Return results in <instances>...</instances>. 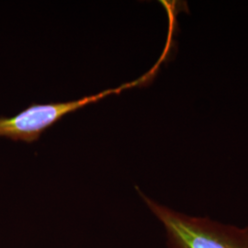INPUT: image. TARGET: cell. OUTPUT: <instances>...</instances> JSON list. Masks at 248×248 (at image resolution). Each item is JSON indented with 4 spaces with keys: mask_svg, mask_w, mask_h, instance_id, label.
Segmentation results:
<instances>
[{
    "mask_svg": "<svg viewBox=\"0 0 248 248\" xmlns=\"http://www.w3.org/2000/svg\"><path fill=\"white\" fill-rule=\"evenodd\" d=\"M137 190L162 226L168 248H248V225L181 213Z\"/></svg>",
    "mask_w": 248,
    "mask_h": 248,
    "instance_id": "cell-1",
    "label": "cell"
},
{
    "mask_svg": "<svg viewBox=\"0 0 248 248\" xmlns=\"http://www.w3.org/2000/svg\"><path fill=\"white\" fill-rule=\"evenodd\" d=\"M139 81L124 84L117 89H108L97 95L75 101L45 105L33 104L18 113V115L11 118L0 117V137H6L13 141H22L29 143L35 142L46 129L67 113L79 109L90 103L97 102L108 95L119 94L124 89L134 87L139 83Z\"/></svg>",
    "mask_w": 248,
    "mask_h": 248,
    "instance_id": "cell-2",
    "label": "cell"
}]
</instances>
